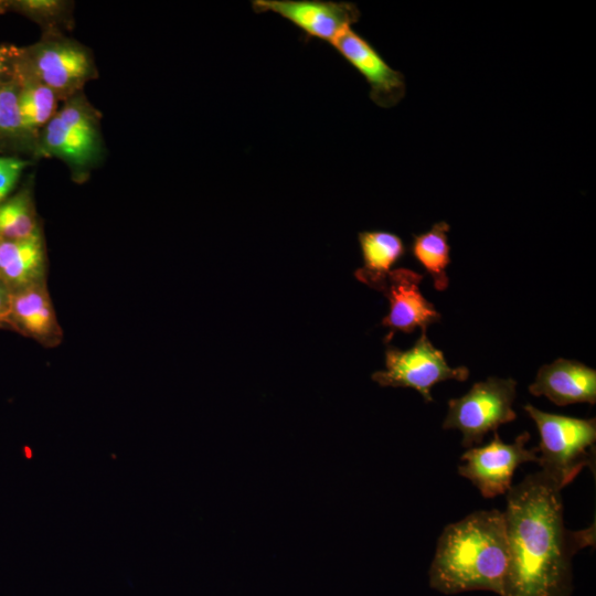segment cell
<instances>
[{"instance_id":"obj_1","label":"cell","mask_w":596,"mask_h":596,"mask_svg":"<svg viewBox=\"0 0 596 596\" xmlns=\"http://www.w3.org/2000/svg\"><path fill=\"white\" fill-rule=\"evenodd\" d=\"M558 489L541 471L507 492L509 564L502 596H572L574 555L596 541L595 522L570 530Z\"/></svg>"},{"instance_id":"obj_2","label":"cell","mask_w":596,"mask_h":596,"mask_svg":"<svg viewBox=\"0 0 596 596\" xmlns=\"http://www.w3.org/2000/svg\"><path fill=\"white\" fill-rule=\"evenodd\" d=\"M508 564L503 512L475 511L443 530L428 571L429 586L445 595L488 590L502 596Z\"/></svg>"},{"instance_id":"obj_3","label":"cell","mask_w":596,"mask_h":596,"mask_svg":"<svg viewBox=\"0 0 596 596\" xmlns=\"http://www.w3.org/2000/svg\"><path fill=\"white\" fill-rule=\"evenodd\" d=\"M541 436V472L558 488L571 483L586 467L595 473V418H576L524 406Z\"/></svg>"},{"instance_id":"obj_4","label":"cell","mask_w":596,"mask_h":596,"mask_svg":"<svg viewBox=\"0 0 596 596\" xmlns=\"http://www.w3.org/2000/svg\"><path fill=\"white\" fill-rule=\"evenodd\" d=\"M515 395L513 379L490 376L475 383L465 395L448 401L443 428L458 429L462 434V446L472 448L481 444L489 432H497L501 425L517 418L512 407Z\"/></svg>"},{"instance_id":"obj_5","label":"cell","mask_w":596,"mask_h":596,"mask_svg":"<svg viewBox=\"0 0 596 596\" xmlns=\"http://www.w3.org/2000/svg\"><path fill=\"white\" fill-rule=\"evenodd\" d=\"M19 73L51 88L58 99L67 100L96 75L91 52L76 41L49 36L22 51Z\"/></svg>"},{"instance_id":"obj_6","label":"cell","mask_w":596,"mask_h":596,"mask_svg":"<svg viewBox=\"0 0 596 596\" xmlns=\"http://www.w3.org/2000/svg\"><path fill=\"white\" fill-rule=\"evenodd\" d=\"M468 376L466 366H449L444 353L430 343L426 331H422L408 350L389 347L385 370L374 372L371 377L381 386L414 389L429 403L433 402L430 390L436 383L447 380L464 382Z\"/></svg>"},{"instance_id":"obj_7","label":"cell","mask_w":596,"mask_h":596,"mask_svg":"<svg viewBox=\"0 0 596 596\" xmlns=\"http://www.w3.org/2000/svg\"><path fill=\"white\" fill-rule=\"evenodd\" d=\"M530 437L523 432L513 443L505 444L493 432L488 445L469 448L461 455L458 473L470 480L485 498L507 494L515 469L524 462H539V448H526Z\"/></svg>"},{"instance_id":"obj_8","label":"cell","mask_w":596,"mask_h":596,"mask_svg":"<svg viewBox=\"0 0 596 596\" xmlns=\"http://www.w3.org/2000/svg\"><path fill=\"white\" fill-rule=\"evenodd\" d=\"M102 141L93 108L83 96H73L43 129L42 149L76 168L93 163Z\"/></svg>"},{"instance_id":"obj_9","label":"cell","mask_w":596,"mask_h":596,"mask_svg":"<svg viewBox=\"0 0 596 596\" xmlns=\"http://www.w3.org/2000/svg\"><path fill=\"white\" fill-rule=\"evenodd\" d=\"M256 13L273 12L289 21L305 40L317 39L331 44L343 31L356 23L361 12L355 3L331 0H253Z\"/></svg>"},{"instance_id":"obj_10","label":"cell","mask_w":596,"mask_h":596,"mask_svg":"<svg viewBox=\"0 0 596 596\" xmlns=\"http://www.w3.org/2000/svg\"><path fill=\"white\" fill-rule=\"evenodd\" d=\"M331 45L365 78L374 104L390 108L405 96L403 73L392 68L377 50L352 28L343 31Z\"/></svg>"},{"instance_id":"obj_11","label":"cell","mask_w":596,"mask_h":596,"mask_svg":"<svg viewBox=\"0 0 596 596\" xmlns=\"http://www.w3.org/2000/svg\"><path fill=\"white\" fill-rule=\"evenodd\" d=\"M424 276L408 268H396L389 273L383 292L390 302L389 315L382 324L390 329L387 342L394 332H413L416 328L426 331L427 327L440 320V313L419 290Z\"/></svg>"},{"instance_id":"obj_12","label":"cell","mask_w":596,"mask_h":596,"mask_svg":"<svg viewBox=\"0 0 596 596\" xmlns=\"http://www.w3.org/2000/svg\"><path fill=\"white\" fill-rule=\"evenodd\" d=\"M534 396H545L557 406L596 403V370L582 362L557 359L541 366L529 386Z\"/></svg>"},{"instance_id":"obj_13","label":"cell","mask_w":596,"mask_h":596,"mask_svg":"<svg viewBox=\"0 0 596 596\" xmlns=\"http://www.w3.org/2000/svg\"><path fill=\"white\" fill-rule=\"evenodd\" d=\"M7 323L47 347L56 345L63 334L45 281L11 292Z\"/></svg>"},{"instance_id":"obj_14","label":"cell","mask_w":596,"mask_h":596,"mask_svg":"<svg viewBox=\"0 0 596 596\" xmlns=\"http://www.w3.org/2000/svg\"><path fill=\"white\" fill-rule=\"evenodd\" d=\"M45 251L42 234L19 241L0 238V279L10 291L44 280Z\"/></svg>"},{"instance_id":"obj_15","label":"cell","mask_w":596,"mask_h":596,"mask_svg":"<svg viewBox=\"0 0 596 596\" xmlns=\"http://www.w3.org/2000/svg\"><path fill=\"white\" fill-rule=\"evenodd\" d=\"M364 265L354 273L358 280L382 291L391 267L405 254L402 238L387 231H364L358 235Z\"/></svg>"},{"instance_id":"obj_16","label":"cell","mask_w":596,"mask_h":596,"mask_svg":"<svg viewBox=\"0 0 596 596\" xmlns=\"http://www.w3.org/2000/svg\"><path fill=\"white\" fill-rule=\"evenodd\" d=\"M450 226L445 221L435 223L428 231L413 235L412 255L434 280L437 290L448 287L446 268L450 263L448 232Z\"/></svg>"},{"instance_id":"obj_17","label":"cell","mask_w":596,"mask_h":596,"mask_svg":"<svg viewBox=\"0 0 596 596\" xmlns=\"http://www.w3.org/2000/svg\"><path fill=\"white\" fill-rule=\"evenodd\" d=\"M19 114L23 132L34 134L56 114V94L35 78L18 72Z\"/></svg>"},{"instance_id":"obj_18","label":"cell","mask_w":596,"mask_h":596,"mask_svg":"<svg viewBox=\"0 0 596 596\" xmlns=\"http://www.w3.org/2000/svg\"><path fill=\"white\" fill-rule=\"evenodd\" d=\"M40 231L28 191L20 192L0 204V238L19 241Z\"/></svg>"},{"instance_id":"obj_19","label":"cell","mask_w":596,"mask_h":596,"mask_svg":"<svg viewBox=\"0 0 596 596\" xmlns=\"http://www.w3.org/2000/svg\"><path fill=\"white\" fill-rule=\"evenodd\" d=\"M19 79L0 84V134L22 132L19 114Z\"/></svg>"},{"instance_id":"obj_20","label":"cell","mask_w":596,"mask_h":596,"mask_svg":"<svg viewBox=\"0 0 596 596\" xmlns=\"http://www.w3.org/2000/svg\"><path fill=\"white\" fill-rule=\"evenodd\" d=\"M39 22L46 23L47 26L58 23L66 15V2L55 0H31L22 1L19 4Z\"/></svg>"},{"instance_id":"obj_21","label":"cell","mask_w":596,"mask_h":596,"mask_svg":"<svg viewBox=\"0 0 596 596\" xmlns=\"http://www.w3.org/2000/svg\"><path fill=\"white\" fill-rule=\"evenodd\" d=\"M28 162L13 157H0V204L15 187Z\"/></svg>"},{"instance_id":"obj_22","label":"cell","mask_w":596,"mask_h":596,"mask_svg":"<svg viewBox=\"0 0 596 596\" xmlns=\"http://www.w3.org/2000/svg\"><path fill=\"white\" fill-rule=\"evenodd\" d=\"M22 51L14 46L0 45V84L18 77Z\"/></svg>"},{"instance_id":"obj_23","label":"cell","mask_w":596,"mask_h":596,"mask_svg":"<svg viewBox=\"0 0 596 596\" xmlns=\"http://www.w3.org/2000/svg\"><path fill=\"white\" fill-rule=\"evenodd\" d=\"M11 291L0 279V323H7L10 311Z\"/></svg>"}]
</instances>
